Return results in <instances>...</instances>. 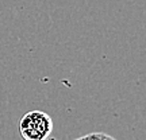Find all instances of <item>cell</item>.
Returning <instances> with one entry per match:
<instances>
[{
    "instance_id": "cell-1",
    "label": "cell",
    "mask_w": 146,
    "mask_h": 140,
    "mask_svg": "<svg viewBox=\"0 0 146 140\" xmlns=\"http://www.w3.org/2000/svg\"><path fill=\"white\" fill-rule=\"evenodd\" d=\"M19 132L23 140H46L53 132V120L46 112L31 110L21 119Z\"/></svg>"
},
{
    "instance_id": "cell-2",
    "label": "cell",
    "mask_w": 146,
    "mask_h": 140,
    "mask_svg": "<svg viewBox=\"0 0 146 140\" xmlns=\"http://www.w3.org/2000/svg\"><path fill=\"white\" fill-rule=\"evenodd\" d=\"M74 140H116V139L107 135V133H103V132H94V133H88V135L81 136V137Z\"/></svg>"
},
{
    "instance_id": "cell-3",
    "label": "cell",
    "mask_w": 146,
    "mask_h": 140,
    "mask_svg": "<svg viewBox=\"0 0 146 140\" xmlns=\"http://www.w3.org/2000/svg\"><path fill=\"white\" fill-rule=\"evenodd\" d=\"M46 140H54V139H46Z\"/></svg>"
}]
</instances>
